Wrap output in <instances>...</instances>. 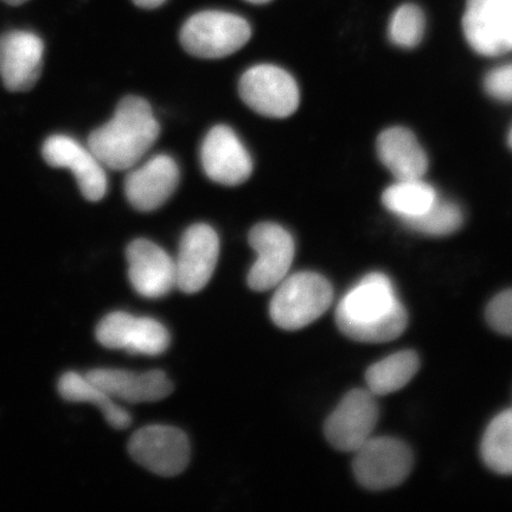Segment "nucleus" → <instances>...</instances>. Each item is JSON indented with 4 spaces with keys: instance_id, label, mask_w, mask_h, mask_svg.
Here are the masks:
<instances>
[{
    "instance_id": "a878e982",
    "label": "nucleus",
    "mask_w": 512,
    "mask_h": 512,
    "mask_svg": "<svg viewBox=\"0 0 512 512\" xmlns=\"http://www.w3.org/2000/svg\"><path fill=\"white\" fill-rule=\"evenodd\" d=\"M169 331L156 319L142 317L137 320L131 347L127 349L132 355L157 356L168 350Z\"/></svg>"
},
{
    "instance_id": "5701e85b",
    "label": "nucleus",
    "mask_w": 512,
    "mask_h": 512,
    "mask_svg": "<svg viewBox=\"0 0 512 512\" xmlns=\"http://www.w3.org/2000/svg\"><path fill=\"white\" fill-rule=\"evenodd\" d=\"M463 222V211L458 204L439 198L426 214L405 223L420 234L447 236L456 233L463 226Z\"/></svg>"
},
{
    "instance_id": "423d86ee",
    "label": "nucleus",
    "mask_w": 512,
    "mask_h": 512,
    "mask_svg": "<svg viewBox=\"0 0 512 512\" xmlns=\"http://www.w3.org/2000/svg\"><path fill=\"white\" fill-rule=\"evenodd\" d=\"M245 104L267 118L284 119L298 110L300 93L290 74L271 64L248 69L239 83Z\"/></svg>"
},
{
    "instance_id": "f257e3e1",
    "label": "nucleus",
    "mask_w": 512,
    "mask_h": 512,
    "mask_svg": "<svg viewBox=\"0 0 512 512\" xmlns=\"http://www.w3.org/2000/svg\"><path fill=\"white\" fill-rule=\"evenodd\" d=\"M336 322L339 330L354 341L386 343L405 332L408 317L392 281L382 273H370L339 302Z\"/></svg>"
},
{
    "instance_id": "aec40b11",
    "label": "nucleus",
    "mask_w": 512,
    "mask_h": 512,
    "mask_svg": "<svg viewBox=\"0 0 512 512\" xmlns=\"http://www.w3.org/2000/svg\"><path fill=\"white\" fill-rule=\"evenodd\" d=\"M439 200L437 191L422 179H401L382 195L383 206L408 222L427 213Z\"/></svg>"
},
{
    "instance_id": "39448f33",
    "label": "nucleus",
    "mask_w": 512,
    "mask_h": 512,
    "mask_svg": "<svg viewBox=\"0 0 512 512\" xmlns=\"http://www.w3.org/2000/svg\"><path fill=\"white\" fill-rule=\"evenodd\" d=\"M355 453L357 482L371 491H382L401 485L413 467V453L401 440L371 437Z\"/></svg>"
},
{
    "instance_id": "393cba45",
    "label": "nucleus",
    "mask_w": 512,
    "mask_h": 512,
    "mask_svg": "<svg viewBox=\"0 0 512 512\" xmlns=\"http://www.w3.org/2000/svg\"><path fill=\"white\" fill-rule=\"evenodd\" d=\"M137 319L130 313L112 312L96 326V339L107 349L127 351L136 332Z\"/></svg>"
},
{
    "instance_id": "2eb2a0df",
    "label": "nucleus",
    "mask_w": 512,
    "mask_h": 512,
    "mask_svg": "<svg viewBox=\"0 0 512 512\" xmlns=\"http://www.w3.org/2000/svg\"><path fill=\"white\" fill-rule=\"evenodd\" d=\"M128 278L140 296L162 298L176 286V266L168 253L149 240L138 239L126 249Z\"/></svg>"
},
{
    "instance_id": "9b49d317",
    "label": "nucleus",
    "mask_w": 512,
    "mask_h": 512,
    "mask_svg": "<svg viewBox=\"0 0 512 512\" xmlns=\"http://www.w3.org/2000/svg\"><path fill=\"white\" fill-rule=\"evenodd\" d=\"M220 255L219 235L208 224L198 223L183 234L176 266V286L184 293L203 290L213 277Z\"/></svg>"
},
{
    "instance_id": "cd10ccee",
    "label": "nucleus",
    "mask_w": 512,
    "mask_h": 512,
    "mask_svg": "<svg viewBox=\"0 0 512 512\" xmlns=\"http://www.w3.org/2000/svg\"><path fill=\"white\" fill-rule=\"evenodd\" d=\"M484 88L491 98L512 102V63L492 69L486 74Z\"/></svg>"
},
{
    "instance_id": "f3484780",
    "label": "nucleus",
    "mask_w": 512,
    "mask_h": 512,
    "mask_svg": "<svg viewBox=\"0 0 512 512\" xmlns=\"http://www.w3.org/2000/svg\"><path fill=\"white\" fill-rule=\"evenodd\" d=\"M102 392L128 403L157 402L168 398L174 390L163 371L136 374L125 370L94 369L85 375Z\"/></svg>"
},
{
    "instance_id": "2f4dec72",
    "label": "nucleus",
    "mask_w": 512,
    "mask_h": 512,
    "mask_svg": "<svg viewBox=\"0 0 512 512\" xmlns=\"http://www.w3.org/2000/svg\"><path fill=\"white\" fill-rule=\"evenodd\" d=\"M508 144L510 146V149L512 150V127H511V130L509 132V136H508Z\"/></svg>"
},
{
    "instance_id": "0eeeda50",
    "label": "nucleus",
    "mask_w": 512,
    "mask_h": 512,
    "mask_svg": "<svg viewBox=\"0 0 512 512\" xmlns=\"http://www.w3.org/2000/svg\"><path fill=\"white\" fill-rule=\"evenodd\" d=\"M128 452L155 475L175 477L187 469L190 445L187 435L170 426H147L132 435Z\"/></svg>"
},
{
    "instance_id": "bb28decb",
    "label": "nucleus",
    "mask_w": 512,
    "mask_h": 512,
    "mask_svg": "<svg viewBox=\"0 0 512 512\" xmlns=\"http://www.w3.org/2000/svg\"><path fill=\"white\" fill-rule=\"evenodd\" d=\"M486 320L498 334L512 337V288L491 300L486 307Z\"/></svg>"
},
{
    "instance_id": "f03ea898",
    "label": "nucleus",
    "mask_w": 512,
    "mask_h": 512,
    "mask_svg": "<svg viewBox=\"0 0 512 512\" xmlns=\"http://www.w3.org/2000/svg\"><path fill=\"white\" fill-rule=\"evenodd\" d=\"M159 133L149 102L138 96H126L113 118L91 133L87 146L105 168L124 171L138 164L156 143Z\"/></svg>"
},
{
    "instance_id": "20e7f679",
    "label": "nucleus",
    "mask_w": 512,
    "mask_h": 512,
    "mask_svg": "<svg viewBox=\"0 0 512 512\" xmlns=\"http://www.w3.org/2000/svg\"><path fill=\"white\" fill-rule=\"evenodd\" d=\"M252 36L251 25L238 15L202 11L191 16L181 30V43L201 59H222L236 53Z\"/></svg>"
},
{
    "instance_id": "a211bd4d",
    "label": "nucleus",
    "mask_w": 512,
    "mask_h": 512,
    "mask_svg": "<svg viewBox=\"0 0 512 512\" xmlns=\"http://www.w3.org/2000/svg\"><path fill=\"white\" fill-rule=\"evenodd\" d=\"M377 155L396 181L420 179L428 169L425 150L414 134L403 127L383 131L377 139Z\"/></svg>"
},
{
    "instance_id": "7ed1b4c3",
    "label": "nucleus",
    "mask_w": 512,
    "mask_h": 512,
    "mask_svg": "<svg viewBox=\"0 0 512 512\" xmlns=\"http://www.w3.org/2000/svg\"><path fill=\"white\" fill-rule=\"evenodd\" d=\"M334 290L328 280L313 272L285 278L271 300L270 315L280 329L296 331L316 322L330 309Z\"/></svg>"
},
{
    "instance_id": "9d476101",
    "label": "nucleus",
    "mask_w": 512,
    "mask_h": 512,
    "mask_svg": "<svg viewBox=\"0 0 512 512\" xmlns=\"http://www.w3.org/2000/svg\"><path fill=\"white\" fill-rule=\"evenodd\" d=\"M249 245L258 254L248 274V285L256 292H265L278 286L286 278L294 259V241L279 224H256L249 232Z\"/></svg>"
},
{
    "instance_id": "ddd939ff",
    "label": "nucleus",
    "mask_w": 512,
    "mask_h": 512,
    "mask_svg": "<svg viewBox=\"0 0 512 512\" xmlns=\"http://www.w3.org/2000/svg\"><path fill=\"white\" fill-rule=\"evenodd\" d=\"M44 43L31 31L0 36V79L8 91L24 93L36 86L43 69Z\"/></svg>"
},
{
    "instance_id": "4be33fe9",
    "label": "nucleus",
    "mask_w": 512,
    "mask_h": 512,
    "mask_svg": "<svg viewBox=\"0 0 512 512\" xmlns=\"http://www.w3.org/2000/svg\"><path fill=\"white\" fill-rule=\"evenodd\" d=\"M480 454L492 472L512 476V408L490 422L480 445Z\"/></svg>"
},
{
    "instance_id": "4468645a",
    "label": "nucleus",
    "mask_w": 512,
    "mask_h": 512,
    "mask_svg": "<svg viewBox=\"0 0 512 512\" xmlns=\"http://www.w3.org/2000/svg\"><path fill=\"white\" fill-rule=\"evenodd\" d=\"M201 160L207 176L216 183L236 187L248 181L253 160L232 128H211L201 147Z\"/></svg>"
},
{
    "instance_id": "412c9836",
    "label": "nucleus",
    "mask_w": 512,
    "mask_h": 512,
    "mask_svg": "<svg viewBox=\"0 0 512 512\" xmlns=\"http://www.w3.org/2000/svg\"><path fill=\"white\" fill-rule=\"evenodd\" d=\"M420 361L414 351H400L371 366L366 374L368 390L375 396L399 392L418 373Z\"/></svg>"
},
{
    "instance_id": "6e6552de",
    "label": "nucleus",
    "mask_w": 512,
    "mask_h": 512,
    "mask_svg": "<svg viewBox=\"0 0 512 512\" xmlns=\"http://www.w3.org/2000/svg\"><path fill=\"white\" fill-rule=\"evenodd\" d=\"M467 43L479 55L512 51V0H467L463 17Z\"/></svg>"
},
{
    "instance_id": "dca6fc26",
    "label": "nucleus",
    "mask_w": 512,
    "mask_h": 512,
    "mask_svg": "<svg viewBox=\"0 0 512 512\" xmlns=\"http://www.w3.org/2000/svg\"><path fill=\"white\" fill-rule=\"evenodd\" d=\"M178 183L179 169L175 159L158 155L127 175L125 195L137 210L152 211L169 200Z\"/></svg>"
},
{
    "instance_id": "c85d7f7f",
    "label": "nucleus",
    "mask_w": 512,
    "mask_h": 512,
    "mask_svg": "<svg viewBox=\"0 0 512 512\" xmlns=\"http://www.w3.org/2000/svg\"><path fill=\"white\" fill-rule=\"evenodd\" d=\"M132 2L136 4L138 8L152 10L162 6L166 0H132Z\"/></svg>"
},
{
    "instance_id": "f8f14e48",
    "label": "nucleus",
    "mask_w": 512,
    "mask_h": 512,
    "mask_svg": "<svg viewBox=\"0 0 512 512\" xmlns=\"http://www.w3.org/2000/svg\"><path fill=\"white\" fill-rule=\"evenodd\" d=\"M44 162L53 168L72 171L83 197L99 202L107 194L108 181L105 166L89 147L68 136L49 137L42 146Z\"/></svg>"
},
{
    "instance_id": "c756f323",
    "label": "nucleus",
    "mask_w": 512,
    "mask_h": 512,
    "mask_svg": "<svg viewBox=\"0 0 512 512\" xmlns=\"http://www.w3.org/2000/svg\"><path fill=\"white\" fill-rule=\"evenodd\" d=\"M2 2L10 6H21L25 3H28L29 0H2Z\"/></svg>"
},
{
    "instance_id": "7c9ffc66",
    "label": "nucleus",
    "mask_w": 512,
    "mask_h": 512,
    "mask_svg": "<svg viewBox=\"0 0 512 512\" xmlns=\"http://www.w3.org/2000/svg\"><path fill=\"white\" fill-rule=\"evenodd\" d=\"M246 2L255 4V5H264V4L272 2V0H246Z\"/></svg>"
},
{
    "instance_id": "6ab92c4d",
    "label": "nucleus",
    "mask_w": 512,
    "mask_h": 512,
    "mask_svg": "<svg viewBox=\"0 0 512 512\" xmlns=\"http://www.w3.org/2000/svg\"><path fill=\"white\" fill-rule=\"evenodd\" d=\"M57 389L62 398L69 402H88L99 407L106 421L115 430H125L132 424L131 415L114 402L99 387H96L86 376L68 371L60 377Z\"/></svg>"
},
{
    "instance_id": "b1692460",
    "label": "nucleus",
    "mask_w": 512,
    "mask_h": 512,
    "mask_svg": "<svg viewBox=\"0 0 512 512\" xmlns=\"http://www.w3.org/2000/svg\"><path fill=\"white\" fill-rule=\"evenodd\" d=\"M425 28V15L419 6L405 4L390 19L389 38L395 46L411 49L422 41Z\"/></svg>"
},
{
    "instance_id": "1a4fd4ad",
    "label": "nucleus",
    "mask_w": 512,
    "mask_h": 512,
    "mask_svg": "<svg viewBox=\"0 0 512 512\" xmlns=\"http://www.w3.org/2000/svg\"><path fill=\"white\" fill-rule=\"evenodd\" d=\"M380 411L376 396L355 389L344 396L325 422V437L337 451L354 453L373 435Z\"/></svg>"
}]
</instances>
